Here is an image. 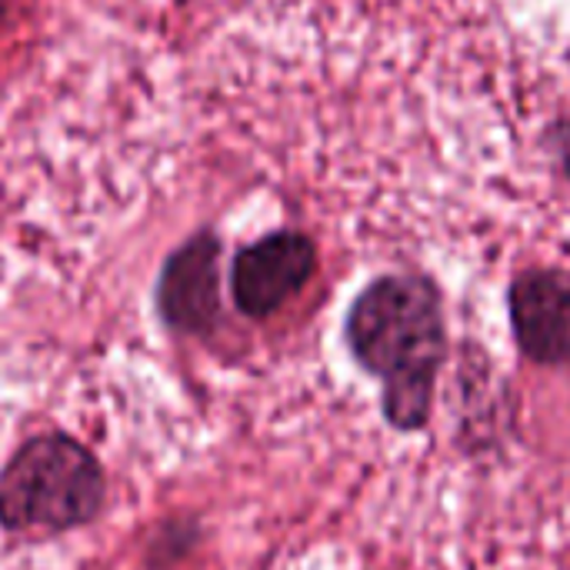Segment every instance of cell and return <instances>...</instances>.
Masks as SVG:
<instances>
[{"mask_svg":"<svg viewBox=\"0 0 570 570\" xmlns=\"http://www.w3.org/2000/svg\"><path fill=\"white\" fill-rule=\"evenodd\" d=\"M217 257H220L217 237L197 234L167 261L157 301L170 327L187 334H207L217 324V311H220Z\"/></svg>","mask_w":570,"mask_h":570,"instance_id":"5b68a950","label":"cell"},{"mask_svg":"<svg viewBox=\"0 0 570 570\" xmlns=\"http://www.w3.org/2000/svg\"><path fill=\"white\" fill-rule=\"evenodd\" d=\"M521 354L541 367L570 371V274L558 267L521 271L508 294Z\"/></svg>","mask_w":570,"mask_h":570,"instance_id":"277c9868","label":"cell"},{"mask_svg":"<svg viewBox=\"0 0 570 570\" xmlns=\"http://www.w3.org/2000/svg\"><path fill=\"white\" fill-rule=\"evenodd\" d=\"M317 271V247L307 234L277 230L244 247L230 271V291L247 317H271Z\"/></svg>","mask_w":570,"mask_h":570,"instance_id":"3957f363","label":"cell"},{"mask_svg":"<svg viewBox=\"0 0 570 570\" xmlns=\"http://www.w3.org/2000/svg\"><path fill=\"white\" fill-rule=\"evenodd\" d=\"M3 13H7V0H0V23H3Z\"/></svg>","mask_w":570,"mask_h":570,"instance_id":"52a82bcc","label":"cell"},{"mask_svg":"<svg viewBox=\"0 0 570 570\" xmlns=\"http://www.w3.org/2000/svg\"><path fill=\"white\" fill-rule=\"evenodd\" d=\"M344 337L354 361L384 384V421L401 434L424 431L448 361V324L434 281L424 274L371 281L347 311Z\"/></svg>","mask_w":570,"mask_h":570,"instance_id":"6da1fadb","label":"cell"},{"mask_svg":"<svg viewBox=\"0 0 570 570\" xmlns=\"http://www.w3.org/2000/svg\"><path fill=\"white\" fill-rule=\"evenodd\" d=\"M104 501L97 461L70 438H37L17 451L0 478V521L7 528L63 531L90 521Z\"/></svg>","mask_w":570,"mask_h":570,"instance_id":"7a4b0ae2","label":"cell"},{"mask_svg":"<svg viewBox=\"0 0 570 570\" xmlns=\"http://www.w3.org/2000/svg\"><path fill=\"white\" fill-rule=\"evenodd\" d=\"M551 140H554V154H558V160L568 167V174H570V124L554 127V130H551Z\"/></svg>","mask_w":570,"mask_h":570,"instance_id":"8992f818","label":"cell"}]
</instances>
